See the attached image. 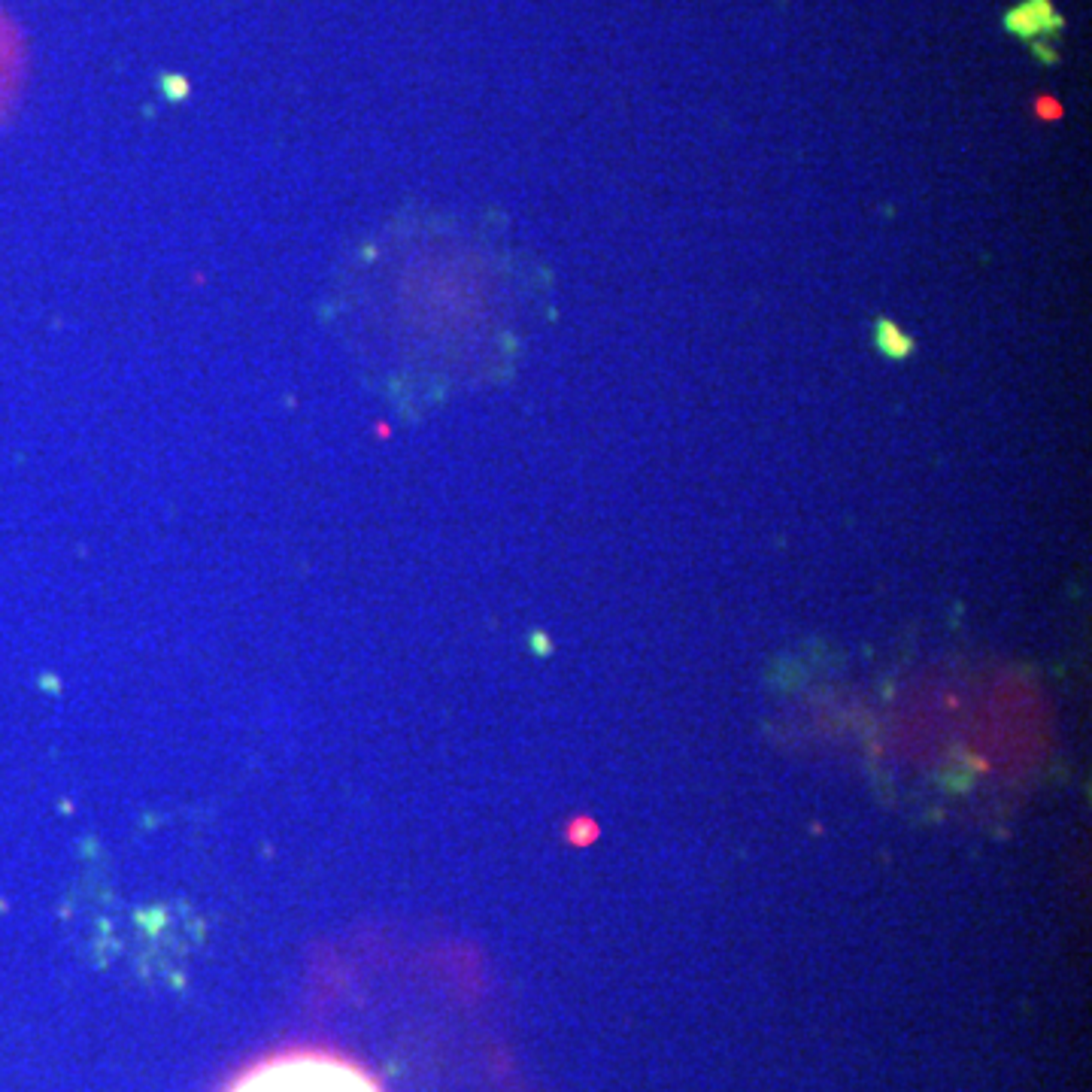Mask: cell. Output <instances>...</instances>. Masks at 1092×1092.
<instances>
[{
	"mask_svg": "<svg viewBox=\"0 0 1092 1092\" xmlns=\"http://www.w3.org/2000/svg\"><path fill=\"white\" fill-rule=\"evenodd\" d=\"M228 1092H380V1086L349 1059L319 1050H295L258 1062Z\"/></svg>",
	"mask_w": 1092,
	"mask_h": 1092,
	"instance_id": "1",
	"label": "cell"
},
{
	"mask_svg": "<svg viewBox=\"0 0 1092 1092\" xmlns=\"http://www.w3.org/2000/svg\"><path fill=\"white\" fill-rule=\"evenodd\" d=\"M1005 31L1022 43H1032L1041 37L1059 40V34L1065 31V19L1053 0H1020L1005 13Z\"/></svg>",
	"mask_w": 1092,
	"mask_h": 1092,
	"instance_id": "2",
	"label": "cell"
},
{
	"mask_svg": "<svg viewBox=\"0 0 1092 1092\" xmlns=\"http://www.w3.org/2000/svg\"><path fill=\"white\" fill-rule=\"evenodd\" d=\"M874 346H877L880 355H887L892 362H904V358L914 355L916 343L901 325H895L887 316H880V319L874 322Z\"/></svg>",
	"mask_w": 1092,
	"mask_h": 1092,
	"instance_id": "3",
	"label": "cell"
},
{
	"mask_svg": "<svg viewBox=\"0 0 1092 1092\" xmlns=\"http://www.w3.org/2000/svg\"><path fill=\"white\" fill-rule=\"evenodd\" d=\"M1028 52H1032L1038 65H1044V67L1059 65V46H1056V40H1050V37L1032 40V43H1028Z\"/></svg>",
	"mask_w": 1092,
	"mask_h": 1092,
	"instance_id": "4",
	"label": "cell"
}]
</instances>
